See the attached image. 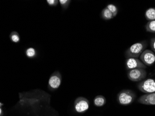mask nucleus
Here are the masks:
<instances>
[{"instance_id": "obj_12", "label": "nucleus", "mask_w": 155, "mask_h": 116, "mask_svg": "<svg viewBox=\"0 0 155 116\" xmlns=\"http://www.w3.org/2000/svg\"><path fill=\"white\" fill-rule=\"evenodd\" d=\"M101 17L105 20H109L114 18L111 12L107 8H104L102 11Z\"/></svg>"}, {"instance_id": "obj_2", "label": "nucleus", "mask_w": 155, "mask_h": 116, "mask_svg": "<svg viewBox=\"0 0 155 116\" xmlns=\"http://www.w3.org/2000/svg\"><path fill=\"white\" fill-rule=\"evenodd\" d=\"M136 98V95L131 90L125 89L121 91L117 94V102L122 105L127 106L134 102Z\"/></svg>"}, {"instance_id": "obj_15", "label": "nucleus", "mask_w": 155, "mask_h": 116, "mask_svg": "<svg viewBox=\"0 0 155 116\" xmlns=\"http://www.w3.org/2000/svg\"><path fill=\"white\" fill-rule=\"evenodd\" d=\"M106 8H107L111 12L114 17L116 16L118 13V8L115 5L112 4H108Z\"/></svg>"}, {"instance_id": "obj_20", "label": "nucleus", "mask_w": 155, "mask_h": 116, "mask_svg": "<svg viewBox=\"0 0 155 116\" xmlns=\"http://www.w3.org/2000/svg\"><path fill=\"white\" fill-rule=\"evenodd\" d=\"M2 109L1 108V109H0V114L2 115Z\"/></svg>"}, {"instance_id": "obj_8", "label": "nucleus", "mask_w": 155, "mask_h": 116, "mask_svg": "<svg viewBox=\"0 0 155 116\" xmlns=\"http://www.w3.org/2000/svg\"><path fill=\"white\" fill-rule=\"evenodd\" d=\"M61 83V76L58 71L54 72L51 76L48 81L49 88L51 90L58 89Z\"/></svg>"}, {"instance_id": "obj_13", "label": "nucleus", "mask_w": 155, "mask_h": 116, "mask_svg": "<svg viewBox=\"0 0 155 116\" xmlns=\"http://www.w3.org/2000/svg\"><path fill=\"white\" fill-rule=\"evenodd\" d=\"M146 31L150 33H155V21H149L145 26Z\"/></svg>"}, {"instance_id": "obj_9", "label": "nucleus", "mask_w": 155, "mask_h": 116, "mask_svg": "<svg viewBox=\"0 0 155 116\" xmlns=\"http://www.w3.org/2000/svg\"><path fill=\"white\" fill-rule=\"evenodd\" d=\"M137 102L144 105H155V92L144 94L138 98Z\"/></svg>"}, {"instance_id": "obj_16", "label": "nucleus", "mask_w": 155, "mask_h": 116, "mask_svg": "<svg viewBox=\"0 0 155 116\" xmlns=\"http://www.w3.org/2000/svg\"><path fill=\"white\" fill-rule=\"evenodd\" d=\"M11 41L14 43H18L20 41V37L19 34L16 32H13L10 35Z\"/></svg>"}, {"instance_id": "obj_1", "label": "nucleus", "mask_w": 155, "mask_h": 116, "mask_svg": "<svg viewBox=\"0 0 155 116\" xmlns=\"http://www.w3.org/2000/svg\"><path fill=\"white\" fill-rule=\"evenodd\" d=\"M147 46L148 43L146 41L136 43L126 50L125 52V57L126 59L131 58L138 59L143 51L146 50Z\"/></svg>"}, {"instance_id": "obj_18", "label": "nucleus", "mask_w": 155, "mask_h": 116, "mask_svg": "<svg viewBox=\"0 0 155 116\" xmlns=\"http://www.w3.org/2000/svg\"><path fill=\"white\" fill-rule=\"evenodd\" d=\"M47 2L49 6H57L58 3V1L57 0H48Z\"/></svg>"}, {"instance_id": "obj_5", "label": "nucleus", "mask_w": 155, "mask_h": 116, "mask_svg": "<svg viewBox=\"0 0 155 116\" xmlns=\"http://www.w3.org/2000/svg\"><path fill=\"white\" fill-rule=\"evenodd\" d=\"M75 110L79 113L86 112L89 108V102L87 98L82 97L76 99L74 104Z\"/></svg>"}, {"instance_id": "obj_10", "label": "nucleus", "mask_w": 155, "mask_h": 116, "mask_svg": "<svg viewBox=\"0 0 155 116\" xmlns=\"http://www.w3.org/2000/svg\"><path fill=\"white\" fill-rule=\"evenodd\" d=\"M145 17L147 21H155V8H150L146 10L145 13Z\"/></svg>"}, {"instance_id": "obj_7", "label": "nucleus", "mask_w": 155, "mask_h": 116, "mask_svg": "<svg viewBox=\"0 0 155 116\" xmlns=\"http://www.w3.org/2000/svg\"><path fill=\"white\" fill-rule=\"evenodd\" d=\"M125 67L128 71L136 68H143L145 69L147 66L140 61L137 58H129L125 61Z\"/></svg>"}, {"instance_id": "obj_6", "label": "nucleus", "mask_w": 155, "mask_h": 116, "mask_svg": "<svg viewBox=\"0 0 155 116\" xmlns=\"http://www.w3.org/2000/svg\"><path fill=\"white\" fill-rule=\"evenodd\" d=\"M139 58L140 61L146 66L150 67L155 62V54L151 50H145Z\"/></svg>"}, {"instance_id": "obj_4", "label": "nucleus", "mask_w": 155, "mask_h": 116, "mask_svg": "<svg viewBox=\"0 0 155 116\" xmlns=\"http://www.w3.org/2000/svg\"><path fill=\"white\" fill-rule=\"evenodd\" d=\"M146 76L147 71L143 68L134 69L129 70L127 72L128 78L132 81H142Z\"/></svg>"}, {"instance_id": "obj_14", "label": "nucleus", "mask_w": 155, "mask_h": 116, "mask_svg": "<svg viewBox=\"0 0 155 116\" xmlns=\"http://www.w3.org/2000/svg\"><path fill=\"white\" fill-rule=\"evenodd\" d=\"M26 56L29 58H33L36 56L37 52L35 48H29L27 49L26 51Z\"/></svg>"}, {"instance_id": "obj_17", "label": "nucleus", "mask_w": 155, "mask_h": 116, "mask_svg": "<svg viewBox=\"0 0 155 116\" xmlns=\"http://www.w3.org/2000/svg\"><path fill=\"white\" fill-rule=\"evenodd\" d=\"M59 2L63 8L67 9L71 1H69V0H60Z\"/></svg>"}, {"instance_id": "obj_3", "label": "nucleus", "mask_w": 155, "mask_h": 116, "mask_svg": "<svg viewBox=\"0 0 155 116\" xmlns=\"http://www.w3.org/2000/svg\"><path fill=\"white\" fill-rule=\"evenodd\" d=\"M137 88L140 91L145 94L154 93L155 92V79H144L138 84Z\"/></svg>"}, {"instance_id": "obj_19", "label": "nucleus", "mask_w": 155, "mask_h": 116, "mask_svg": "<svg viewBox=\"0 0 155 116\" xmlns=\"http://www.w3.org/2000/svg\"><path fill=\"white\" fill-rule=\"evenodd\" d=\"M150 46L152 51L155 53V37L150 39Z\"/></svg>"}, {"instance_id": "obj_11", "label": "nucleus", "mask_w": 155, "mask_h": 116, "mask_svg": "<svg viewBox=\"0 0 155 116\" xmlns=\"http://www.w3.org/2000/svg\"><path fill=\"white\" fill-rule=\"evenodd\" d=\"M94 102V104L96 106L101 107L106 104L107 100L103 96L98 95L95 98Z\"/></svg>"}]
</instances>
